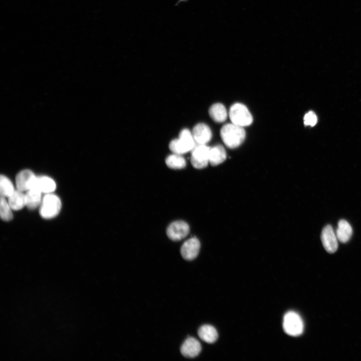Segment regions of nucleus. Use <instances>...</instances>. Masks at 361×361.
Wrapping results in <instances>:
<instances>
[{
  "label": "nucleus",
  "instance_id": "8",
  "mask_svg": "<svg viewBox=\"0 0 361 361\" xmlns=\"http://www.w3.org/2000/svg\"><path fill=\"white\" fill-rule=\"evenodd\" d=\"M321 240L328 253L334 254L337 251L338 239L331 225H328L324 228L321 234Z\"/></svg>",
  "mask_w": 361,
  "mask_h": 361
},
{
  "label": "nucleus",
  "instance_id": "19",
  "mask_svg": "<svg viewBox=\"0 0 361 361\" xmlns=\"http://www.w3.org/2000/svg\"><path fill=\"white\" fill-rule=\"evenodd\" d=\"M42 193L36 190L31 189L26 194V206L30 210H34L39 207L42 203Z\"/></svg>",
  "mask_w": 361,
  "mask_h": 361
},
{
  "label": "nucleus",
  "instance_id": "7",
  "mask_svg": "<svg viewBox=\"0 0 361 361\" xmlns=\"http://www.w3.org/2000/svg\"><path fill=\"white\" fill-rule=\"evenodd\" d=\"M189 225L182 221H177L171 223L167 231L168 237L173 241L182 240L189 233Z\"/></svg>",
  "mask_w": 361,
  "mask_h": 361
},
{
  "label": "nucleus",
  "instance_id": "22",
  "mask_svg": "<svg viewBox=\"0 0 361 361\" xmlns=\"http://www.w3.org/2000/svg\"><path fill=\"white\" fill-rule=\"evenodd\" d=\"M8 201L4 197L1 196L0 200V215L2 219L5 221H9L13 218V214Z\"/></svg>",
  "mask_w": 361,
  "mask_h": 361
},
{
  "label": "nucleus",
  "instance_id": "14",
  "mask_svg": "<svg viewBox=\"0 0 361 361\" xmlns=\"http://www.w3.org/2000/svg\"><path fill=\"white\" fill-rule=\"evenodd\" d=\"M336 235L338 241L342 243L348 242L353 234V230L349 223L345 220H341L338 223Z\"/></svg>",
  "mask_w": 361,
  "mask_h": 361
},
{
  "label": "nucleus",
  "instance_id": "11",
  "mask_svg": "<svg viewBox=\"0 0 361 361\" xmlns=\"http://www.w3.org/2000/svg\"><path fill=\"white\" fill-rule=\"evenodd\" d=\"M192 134L195 141L199 145H206L212 136L210 128L205 124L197 125L193 129Z\"/></svg>",
  "mask_w": 361,
  "mask_h": 361
},
{
  "label": "nucleus",
  "instance_id": "12",
  "mask_svg": "<svg viewBox=\"0 0 361 361\" xmlns=\"http://www.w3.org/2000/svg\"><path fill=\"white\" fill-rule=\"evenodd\" d=\"M35 178V175L30 170H25L20 172L16 178L17 190L22 192L29 190Z\"/></svg>",
  "mask_w": 361,
  "mask_h": 361
},
{
  "label": "nucleus",
  "instance_id": "18",
  "mask_svg": "<svg viewBox=\"0 0 361 361\" xmlns=\"http://www.w3.org/2000/svg\"><path fill=\"white\" fill-rule=\"evenodd\" d=\"M209 115L216 122L222 123L228 118V112L225 106L221 103H216L209 109Z\"/></svg>",
  "mask_w": 361,
  "mask_h": 361
},
{
  "label": "nucleus",
  "instance_id": "21",
  "mask_svg": "<svg viewBox=\"0 0 361 361\" xmlns=\"http://www.w3.org/2000/svg\"><path fill=\"white\" fill-rule=\"evenodd\" d=\"M11 180L4 175L0 177V192L1 196L9 198L15 191Z\"/></svg>",
  "mask_w": 361,
  "mask_h": 361
},
{
  "label": "nucleus",
  "instance_id": "1",
  "mask_svg": "<svg viewBox=\"0 0 361 361\" xmlns=\"http://www.w3.org/2000/svg\"><path fill=\"white\" fill-rule=\"evenodd\" d=\"M220 135L226 146L229 148L234 149L243 143L246 133L243 127L232 123L224 125L221 129Z\"/></svg>",
  "mask_w": 361,
  "mask_h": 361
},
{
  "label": "nucleus",
  "instance_id": "2",
  "mask_svg": "<svg viewBox=\"0 0 361 361\" xmlns=\"http://www.w3.org/2000/svg\"><path fill=\"white\" fill-rule=\"evenodd\" d=\"M195 142L192 133L189 130L184 129L180 131L179 139L171 142L169 148L174 154L181 155L193 150L195 147Z\"/></svg>",
  "mask_w": 361,
  "mask_h": 361
},
{
  "label": "nucleus",
  "instance_id": "5",
  "mask_svg": "<svg viewBox=\"0 0 361 361\" xmlns=\"http://www.w3.org/2000/svg\"><path fill=\"white\" fill-rule=\"evenodd\" d=\"M230 117L233 124L242 127L250 126L253 122L251 112L241 103H237L231 107Z\"/></svg>",
  "mask_w": 361,
  "mask_h": 361
},
{
  "label": "nucleus",
  "instance_id": "6",
  "mask_svg": "<svg viewBox=\"0 0 361 361\" xmlns=\"http://www.w3.org/2000/svg\"><path fill=\"white\" fill-rule=\"evenodd\" d=\"M210 148L205 145H199L193 149L191 163L196 169H203L209 163V155Z\"/></svg>",
  "mask_w": 361,
  "mask_h": 361
},
{
  "label": "nucleus",
  "instance_id": "4",
  "mask_svg": "<svg viewBox=\"0 0 361 361\" xmlns=\"http://www.w3.org/2000/svg\"><path fill=\"white\" fill-rule=\"evenodd\" d=\"M283 328L285 333L289 335L298 336L303 333L304 324L298 313L289 311L284 316Z\"/></svg>",
  "mask_w": 361,
  "mask_h": 361
},
{
  "label": "nucleus",
  "instance_id": "13",
  "mask_svg": "<svg viewBox=\"0 0 361 361\" xmlns=\"http://www.w3.org/2000/svg\"><path fill=\"white\" fill-rule=\"evenodd\" d=\"M201 350L202 347L200 342L196 338L192 337L187 338L180 349L182 355L188 358L196 357L200 354Z\"/></svg>",
  "mask_w": 361,
  "mask_h": 361
},
{
  "label": "nucleus",
  "instance_id": "20",
  "mask_svg": "<svg viewBox=\"0 0 361 361\" xmlns=\"http://www.w3.org/2000/svg\"><path fill=\"white\" fill-rule=\"evenodd\" d=\"M166 163L168 167L173 169H182L186 166L184 158L180 155L176 154L168 156Z\"/></svg>",
  "mask_w": 361,
  "mask_h": 361
},
{
  "label": "nucleus",
  "instance_id": "10",
  "mask_svg": "<svg viewBox=\"0 0 361 361\" xmlns=\"http://www.w3.org/2000/svg\"><path fill=\"white\" fill-rule=\"evenodd\" d=\"M31 189L46 194L52 193L56 189V183L53 180L49 177H36L30 190Z\"/></svg>",
  "mask_w": 361,
  "mask_h": 361
},
{
  "label": "nucleus",
  "instance_id": "17",
  "mask_svg": "<svg viewBox=\"0 0 361 361\" xmlns=\"http://www.w3.org/2000/svg\"><path fill=\"white\" fill-rule=\"evenodd\" d=\"M8 203L12 210L18 211L26 206V194L19 190H15L8 198Z\"/></svg>",
  "mask_w": 361,
  "mask_h": 361
},
{
  "label": "nucleus",
  "instance_id": "15",
  "mask_svg": "<svg viewBox=\"0 0 361 361\" xmlns=\"http://www.w3.org/2000/svg\"><path fill=\"white\" fill-rule=\"evenodd\" d=\"M198 335L202 341L209 344L215 342L218 337L215 328L208 325L203 326L199 329Z\"/></svg>",
  "mask_w": 361,
  "mask_h": 361
},
{
  "label": "nucleus",
  "instance_id": "16",
  "mask_svg": "<svg viewBox=\"0 0 361 361\" xmlns=\"http://www.w3.org/2000/svg\"><path fill=\"white\" fill-rule=\"evenodd\" d=\"M227 153L223 147L218 145L210 149L209 160L212 166L218 165L227 159Z\"/></svg>",
  "mask_w": 361,
  "mask_h": 361
},
{
  "label": "nucleus",
  "instance_id": "23",
  "mask_svg": "<svg viewBox=\"0 0 361 361\" xmlns=\"http://www.w3.org/2000/svg\"><path fill=\"white\" fill-rule=\"evenodd\" d=\"M304 124L306 126L313 127L317 123V116L312 111H309L305 116Z\"/></svg>",
  "mask_w": 361,
  "mask_h": 361
},
{
  "label": "nucleus",
  "instance_id": "9",
  "mask_svg": "<svg viewBox=\"0 0 361 361\" xmlns=\"http://www.w3.org/2000/svg\"><path fill=\"white\" fill-rule=\"evenodd\" d=\"M200 249V243L196 238L187 240L180 249V254L186 260H192L198 256Z\"/></svg>",
  "mask_w": 361,
  "mask_h": 361
},
{
  "label": "nucleus",
  "instance_id": "3",
  "mask_svg": "<svg viewBox=\"0 0 361 361\" xmlns=\"http://www.w3.org/2000/svg\"><path fill=\"white\" fill-rule=\"evenodd\" d=\"M61 208L59 198L52 193L47 194L43 198L40 208V214L44 219H52L56 217Z\"/></svg>",
  "mask_w": 361,
  "mask_h": 361
}]
</instances>
